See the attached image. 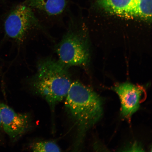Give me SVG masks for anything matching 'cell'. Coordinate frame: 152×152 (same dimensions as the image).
Wrapping results in <instances>:
<instances>
[{
    "label": "cell",
    "instance_id": "6da1fadb",
    "mask_svg": "<svg viewBox=\"0 0 152 152\" xmlns=\"http://www.w3.org/2000/svg\"><path fill=\"white\" fill-rule=\"evenodd\" d=\"M72 83L68 68L58 60L46 58L38 62L30 85L34 93L46 101L54 112L57 104L65 99Z\"/></svg>",
    "mask_w": 152,
    "mask_h": 152
},
{
    "label": "cell",
    "instance_id": "7a4b0ae2",
    "mask_svg": "<svg viewBox=\"0 0 152 152\" xmlns=\"http://www.w3.org/2000/svg\"><path fill=\"white\" fill-rule=\"evenodd\" d=\"M65 99L66 109L77 126L76 148L81 144L87 130L101 117L102 102L96 93L78 81L72 83Z\"/></svg>",
    "mask_w": 152,
    "mask_h": 152
},
{
    "label": "cell",
    "instance_id": "3957f363",
    "mask_svg": "<svg viewBox=\"0 0 152 152\" xmlns=\"http://www.w3.org/2000/svg\"><path fill=\"white\" fill-rule=\"evenodd\" d=\"M3 26L6 36L20 43L32 31L42 28L33 10L23 3L11 9L5 17Z\"/></svg>",
    "mask_w": 152,
    "mask_h": 152
},
{
    "label": "cell",
    "instance_id": "277c9868",
    "mask_svg": "<svg viewBox=\"0 0 152 152\" xmlns=\"http://www.w3.org/2000/svg\"><path fill=\"white\" fill-rule=\"evenodd\" d=\"M58 60L63 65L69 66L84 64L88 58L86 45L80 37L69 30L56 47Z\"/></svg>",
    "mask_w": 152,
    "mask_h": 152
},
{
    "label": "cell",
    "instance_id": "5b68a950",
    "mask_svg": "<svg viewBox=\"0 0 152 152\" xmlns=\"http://www.w3.org/2000/svg\"><path fill=\"white\" fill-rule=\"evenodd\" d=\"M107 12L124 17H138L151 20L152 0H96Z\"/></svg>",
    "mask_w": 152,
    "mask_h": 152
},
{
    "label": "cell",
    "instance_id": "8992f818",
    "mask_svg": "<svg viewBox=\"0 0 152 152\" xmlns=\"http://www.w3.org/2000/svg\"><path fill=\"white\" fill-rule=\"evenodd\" d=\"M0 116L3 129L13 142L20 139L31 127V119L27 114L17 113L1 102Z\"/></svg>",
    "mask_w": 152,
    "mask_h": 152
},
{
    "label": "cell",
    "instance_id": "52a82bcc",
    "mask_svg": "<svg viewBox=\"0 0 152 152\" xmlns=\"http://www.w3.org/2000/svg\"><path fill=\"white\" fill-rule=\"evenodd\" d=\"M119 96L123 117L130 119L140 107L144 90L142 87L129 83H121L113 87Z\"/></svg>",
    "mask_w": 152,
    "mask_h": 152
},
{
    "label": "cell",
    "instance_id": "ba28073f",
    "mask_svg": "<svg viewBox=\"0 0 152 152\" xmlns=\"http://www.w3.org/2000/svg\"><path fill=\"white\" fill-rule=\"evenodd\" d=\"M33 10L50 17L60 16L65 12L68 0H25L23 2Z\"/></svg>",
    "mask_w": 152,
    "mask_h": 152
},
{
    "label": "cell",
    "instance_id": "9c48e42d",
    "mask_svg": "<svg viewBox=\"0 0 152 152\" xmlns=\"http://www.w3.org/2000/svg\"><path fill=\"white\" fill-rule=\"evenodd\" d=\"M34 152H60L61 149L56 142L52 141H42L35 142L32 145Z\"/></svg>",
    "mask_w": 152,
    "mask_h": 152
},
{
    "label": "cell",
    "instance_id": "30bf717a",
    "mask_svg": "<svg viewBox=\"0 0 152 152\" xmlns=\"http://www.w3.org/2000/svg\"><path fill=\"white\" fill-rule=\"evenodd\" d=\"M2 129V125L1 117V116H0V136H1V130Z\"/></svg>",
    "mask_w": 152,
    "mask_h": 152
}]
</instances>
